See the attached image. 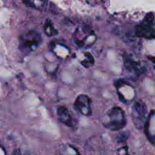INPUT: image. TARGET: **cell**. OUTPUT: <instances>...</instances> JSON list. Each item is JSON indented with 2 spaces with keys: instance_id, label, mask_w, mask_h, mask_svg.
<instances>
[{
  "instance_id": "obj_6",
  "label": "cell",
  "mask_w": 155,
  "mask_h": 155,
  "mask_svg": "<svg viewBox=\"0 0 155 155\" xmlns=\"http://www.w3.org/2000/svg\"><path fill=\"white\" fill-rule=\"evenodd\" d=\"M57 115L58 119L62 123L69 127H72L74 125L73 119L66 107L62 106L58 107L57 109Z\"/></svg>"
},
{
  "instance_id": "obj_4",
  "label": "cell",
  "mask_w": 155,
  "mask_h": 155,
  "mask_svg": "<svg viewBox=\"0 0 155 155\" xmlns=\"http://www.w3.org/2000/svg\"><path fill=\"white\" fill-rule=\"evenodd\" d=\"M154 15L150 12L146 15L143 21L136 27V35L138 37L151 39L153 38L154 30L153 28Z\"/></svg>"
},
{
  "instance_id": "obj_1",
  "label": "cell",
  "mask_w": 155,
  "mask_h": 155,
  "mask_svg": "<svg viewBox=\"0 0 155 155\" xmlns=\"http://www.w3.org/2000/svg\"><path fill=\"white\" fill-rule=\"evenodd\" d=\"M102 124L105 127L111 131L121 130L126 125L124 110L119 107H112L104 116Z\"/></svg>"
},
{
  "instance_id": "obj_7",
  "label": "cell",
  "mask_w": 155,
  "mask_h": 155,
  "mask_svg": "<svg viewBox=\"0 0 155 155\" xmlns=\"http://www.w3.org/2000/svg\"><path fill=\"white\" fill-rule=\"evenodd\" d=\"M124 65L128 71L134 72L135 73H142L143 72V67H141L137 62L134 61L128 56L126 55L124 56Z\"/></svg>"
},
{
  "instance_id": "obj_5",
  "label": "cell",
  "mask_w": 155,
  "mask_h": 155,
  "mask_svg": "<svg viewBox=\"0 0 155 155\" xmlns=\"http://www.w3.org/2000/svg\"><path fill=\"white\" fill-rule=\"evenodd\" d=\"M90 104L91 101L88 96L80 94L77 97L74 105L76 109L82 114L90 116L91 114Z\"/></svg>"
},
{
  "instance_id": "obj_3",
  "label": "cell",
  "mask_w": 155,
  "mask_h": 155,
  "mask_svg": "<svg viewBox=\"0 0 155 155\" xmlns=\"http://www.w3.org/2000/svg\"><path fill=\"white\" fill-rule=\"evenodd\" d=\"M147 115V107L142 101H137L134 102L132 108L133 122L135 127L141 129L145 124Z\"/></svg>"
},
{
  "instance_id": "obj_2",
  "label": "cell",
  "mask_w": 155,
  "mask_h": 155,
  "mask_svg": "<svg viewBox=\"0 0 155 155\" xmlns=\"http://www.w3.org/2000/svg\"><path fill=\"white\" fill-rule=\"evenodd\" d=\"M42 38L39 33L30 31L20 38L19 50L24 53H30L39 47Z\"/></svg>"
}]
</instances>
